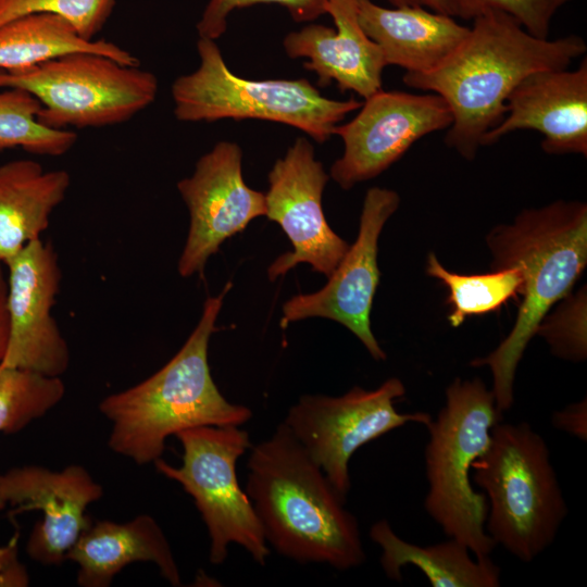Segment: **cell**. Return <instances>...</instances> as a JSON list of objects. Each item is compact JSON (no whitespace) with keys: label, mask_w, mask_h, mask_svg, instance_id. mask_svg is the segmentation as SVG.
<instances>
[{"label":"cell","mask_w":587,"mask_h":587,"mask_svg":"<svg viewBox=\"0 0 587 587\" xmlns=\"http://www.w3.org/2000/svg\"><path fill=\"white\" fill-rule=\"evenodd\" d=\"M472 21L465 39L437 68L402 78L407 86L446 101L452 123L445 142L469 161L503 120L510 93L525 77L567 68L587 51L578 35L538 38L504 13L486 12Z\"/></svg>","instance_id":"6da1fadb"},{"label":"cell","mask_w":587,"mask_h":587,"mask_svg":"<svg viewBox=\"0 0 587 587\" xmlns=\"http://www.w3.org/2000/svg\"><path fill=\"white\" fill-rule=\"evenodd\" d=\"M245 491L267 545L300 564L339 571L362 565L365 552L357 517L288 427L280 423L251 446Z\"/></svg>","instance_id":"7a4b0ae2"},{"label":"cell","mask_w":587,"mask_h":587,"mask_svg":"<svg viewBox=\"0 0 587 587\" xmlns=\"http://www.w3.org/2000/svg\"><path fill=\"white\" fill-rule=\"evenodd\" d=\"M492 270L516 267L523 284L516 321L509 335L472 366H488L497 409L514 402V378L524 351L551 308L571 294L587 265V205L558 200L526 209L511 224L495 226L486 236Z\"/></svg>","instance_id":"3957f363"},{"label":"cell","mask_w":587,"mask_h":587,"mask_svg":"<svg viewBox=\"0 0 587 587\" xmlns=\"http://www.w3.org/2000/svg\"><path fill=\"white\" fill-rule=\"evenodd\" d=\"M232 284L208 297L201 317L176 354L142 382L103 398L100 413L112 427L109 448L138 465L162 458L166 439L182 430L207 425H238L252 417L242 404L220 391L208 359L211 335Z\"/></svg>","instance_id":"277c9868"},{"label":"cell","mask_w":587,"mask_h":587,"mask_svg":"<svg viewBox=\"0 0 587 587\" xmlns=\"http://www.w3.org/2000/svg\"><path fill=\"white\" fill-rule=\"evenodd\" d=\"M472 470L487 498V534L520 561H533L567 515L545 439L525 422H499Z\"/></svg>","instance_id":"5b68a950"},{"label":"cell","mask_w":587,"mask_h":587,"mask_svg":"<svg viewBox=\"0 0 587 587\" xmlns=\"http://www.w3.org/2000/svg\"><path fill=\"white\" fill-rule=\"evenodd\" d=\"M501 420L494 394L480 378H455L446 389L444 407L425 426L424 508L448 538L463 542L477 559L489 558L497 545L485 528L487 498L472 487L470 473Z\"/></svg>","instance_id":"8992f818"},{"label":"cell","mask_w":587,"mask_h":587,"mask_svg":"<svg viewBox=\"0 0 587 587\" xmlns=\"http://www.w3.org/2000/svg\"><path fill=\"white\" fill-rule=\"evenodd\" d=\"M198 68L171 87L174 115L182 122L262 120L296 127L323 143L362 102L329 99L308 79H247L227 66L215 40L197 41Z\"/></svg>","instance_id":"52a82bcc"},{"label":"cell","mask_w":587,"mask_h":587,"mask_svg":"<svg viewBox=\"0 0 587 587\" xmlns=\"http://www.w3.org/2000/svg\"><path fill=\"white\" fill-rule=\"evenodd\" d=\"M0 88H18L41 103L46 127H103L128 121L157 98L155 75L95 52H72L14 71L0 70Z\"/></svg>","instance_id":"ba28073f"},{"label":"cell","mask_w":587,"mask_h":587,"mask_svg":"<svg viewBox=\"0 0 587 587\" xmlns=\"http://www.w3.org/2000/svg\"><path fill=\"white\" fill-rule=\"evenodd\" d=\"M179 466L162 458L157 471L178 483L193 499L210 538L209 560L223 564L228 546H241L260 565L271 554L261 522L245 489L238 483L236 464L251 448L249 433L238 425H207L182 430Z\"/></svg>","instance_id":"9c48e42d"},{"label":"cell","mask_w":587,"mask_h":587,"mask_svg":"<svg viewBox=\"0 0 587 587\" xmlns=\"http://www.w3.org/2000/svg\"><path fill=\"white\" fill-rule=\"evenodd\" d=\"M404 394L403 383L391 377L372 390L354 386L339 397L304 395L283 423L347 499L349 462L359 448L408 423L426 426L432 420L425 412H398L395 403Z\"/></svg>","instance_id":"30bf717a"},{"label":"cell","mask_w":587,"mask_h":587,"mask_svg":"<svg viewBox=\"0 0 587 587\" xmlns=\"http://www.w3.org/2000/svg\"><path fill=\"white\" fill-rule=\"evenodd\" d=\"M364 100L352 120L334 129L344 153L329 177L345 190L378 176L417 140L452 123L448 104L434 92L382 89Z\"/></svg>","instance_id":"8fae6325"},{"label":"cell","mask_w":587,"mask_h":587,"mask_svg":"<svg viewBox=\"0 0 587 587\" xmlns=\"http://www.w3.org/2000/svg\"><path fill=\"white\" fill-rule=\"evenodd\" d=\"M267 178L265 216L282 227L292 245V251L276 258L267 268L270 280L299 263L310 264L328 278L350 245L325 218L322 196L329 175L315 159L314 147L307 138H297L275 161Z\"/></svg>","instance_id":"7c38bea8"},{"label":"cell","mask_w":587,"mask_h":587,"mask_svg":"<svg viewBox=\"0 0 587 587\" xmlns=\"http://www.w3.org/2000/svg\"><path fill=\"white\" fill-rule=\"evenodd\" d=\"M399 204L400 196L395 190L372 187L366 191L357 240L322 289L296 295L284 303L282 328L309 317L333 320L348 328L373 359L386 360L385 351L372 333L370 313L380 278L378 238Z\"/></svg>","instance_id":"4fadbf2b"},{"label":"cell","mask_w":587,"mask_h":587,"mask_svg":"<svg viewBox=\"0 0 587 587\" xmlns=\"http://www.w3.org/2000/svg\"><path fill=\"white\" fill-rule=\"evenodd\" d=\"M189 212V228L177 271L182 277L203 275L221 245L265 216V195L250 188L242 176V151L220 141L197 161L193 173L177 183Z\"/></svg>","instance_id":"5bb4252c"},{"label":"cell","mask_w":587,"mask_h":587,"mask_svg":"<svg viewBox=\"0 0 587 587\" xmlns=\"http://www.w3.org/2000/svg\"><path fill=\"white\" fill-rule=\"evenodd\" d=\"M5 266L9 341L1 365L61 377L71 355L51 313L62 279L58 253L50 241L39 238Z\"/></svg>","instance_id":"9a60e30c"},{"label":"cell","mask_w":587,"mask_h":587,"mask_svg":"<svg viewBox=\"0 0 587 587\" xmlns=\"http://www.w3.org/2000/svg\"><path fill=\"white\" fill-rule=\"evenodd\" d=\"M102 496V486L78 464L60 471L24 465L0 473V498L14 507L10 515L42 512L27 539L26 552L46 566L66 560L70 549L92 522L86 514L88 505Z\"/></svg>","instance_id":"2e32d148"},{"label":"cell","mask_w":587,"mask_h":587,"mask_svg":"<svg viewBox=\"0 0 587 587\" xmlns=\"http://www.w3.org/2000/svg\"><path fill=\"white\" fill-rule=\"evenodd\" d=\"M542 135L548 154L587 155V59L575 70H542L525 77L510 93L503 120L483 140L494 145L512 132Z\"/></svg>","instance_id":"e0dca14e"},{"label":"cell","mask_w":587,"mask_h":587,"mask_svg":"<svg viewBox=\"0 0 587 587\" xmlns=\"http://www.w3.org/2000/svg\"><path fill=\"white\" fill-rule=\"evenodd\" d=\"M326 14L335 28L310 23L283 39L291 59L307 58L305 70L317 76V85L335 82L341 92L352 91L366 99L382 90L387 66L379 46L363 30L357 0H327Z\"/></svg>","instance_id":"ac0fdd59"},{"label":"cell","mask_w":587,"mask_h":587,"mask_svg":"<svg viewBox=\"0 0 587 587\" xmlns=\"http://www.w3.org/2000/svg\"><path fill=\"white\" fill-rule=\"evenodd\" d=\"M357 1L364 33L379 46L387 65L402 67L405 73L437 68L470 32L453 16L424 7L386 8L372 0Z\"/></svg>","instance_id":"d6986e66"},{"label":"cell","mask_w":587,"mask_h":587,"mask_svg":"<svg viewBox=\"0 0 587 587\" xmlns=\"http://www.w3.org/2000/svg\"><path fill=\"white\" fill-rule=\"evenodd\" d=\"M77 564V585L108 587L113 578L134 562H152L172 586H180V572L171 545L149 514L118 523L91 522L66 554Z\"/></svg>","instance_id":"ffe728a7"},{"label":"cell","mask_w":587,"mask_h":587,"mask_svg":"<svg viewBox=\"0 0 587 587\" xmlns=\"http://www.w3.org/2000/svg\"><path fill=\"white\" fill-rule=\"evenodd\" d=\"M70 185L67 171H46L30 159L0 165V264L41 238Z\"/></svg>","instance_id":"44dd1931"},{"label":"cell","mask_w":587,"mask_h":587,"mask_svg":"<svg viewBox=\"0 0 587 587\" xmlns=\"http://www.w3.org/2000/svg\"><path fill=\"white\" fill-rule=\"evenodd\" d=\"M370 538L382 549L380 566L390 579L402 580V567H417L433 587H498L500 567L490 558L477 559L461 541L449 538L419 546L400 538L386 520L375 522Z\"/></svg>","instance_id":"7402d4cb"},{"label":"cell","mask_w":587,"mask_h":587,"mask_svg":"<svg viewBox=\"0 0 587 587\" xmlns=\"http://www.w3.org/2000/svg\"><path fill=\"white\" fill-rule=\"evenodd\" d=\"M72 52H95L127 66L140 61L113 42L86 40L64 18L35 13L0 26V70L27 68Z\"/></svg>","instance_id":"603a6c76"},{"label":"cell","mask_w":587,"mask_h":587,"mask_svg":"<svg viewBox=\"0 0 587 587\" xmlns=\"http://www.w3.org/2000/svg\"><path fill=\"white\" fill-rule=\"evenodd\" d=\"M425 271L448 287L447 303L452 307L448 321L453 327L460 326L467 316L499 310L509 299L520 295L523 284L516 267L485 274H458L446 270L433 252L427 257Z\"/></svg>","instance_id":"cb8c5ba5"},{"label":"cell","mask_w":587,"mask_h":587,"mask_svg":"<svg viewBox=\"0 0 587 587\" xmlns=\"http://www.w3.org/2000/svg\"><path fill=\"white\" fill-rule=\"evenodd\" d=\"M40 101L18 88H0V151L22 148L38 155L65 154L77 141L71 129H53L37 120Z\"/></svg>","instance_id":"d4e9b609"},{"label":"cell","mask_w":587,"mask_h":587,"mask_svg":"<svg viewBox=\"0 0 587 587\" xmlns=\"http://www.w3.org/2000/svg\"><path fill=\"white\" fill-rule=\"evenodd\" d=\"M64 395L61 377L0 365V433L21 432L45 416Z\"/></svg>","instance_id":"484cf974"},{"label":"cell","mask_w":587,"mask_h":587,"mask_svg":"<svg viewBox=\"0 0 587 587\" xmlns=\"http://www.w3.org/2000/svg\"><path fill=\"white\" fill-rule=\"evenodd\" d=\"M115 0H0V26L24 15L48 13L66 20L86 40L103 28Z\"/></svg>","instance_id":"4316f807"},{"label":"cell","mask_w":587,"mask_h":587,"mask_svg":"<svg viewBox=\"0 0 587 587\" xmlns=\"http://www.w3.org/2000/svg\"><path fill=\"white\" fill-rule=\"evenodd\" d=\"M586 288L569 295L549 316H545L536 335H540L557 358L582 362L587 357Z\"/></svg>","instance_id":"83f0119b"},{"label":"cell","mask_w":587,"mask_h":587,"mask_svg":"<svg viewBox=\"0 0 587 587\" xmlns=\"http://www.w3.org/2000/svg\"><path fill=\"white\" fill-rule=\"evenodd\" d=\"M572 1L575 0H457L459 17L463 20L500 12L513 17L538 38H549L552 18Z\"/></svg>","instance_id":"f1b7e54d"},{"label":"cell","mask_w":587,"mask_h":587,"mask_svg":"<svg viewBox=\"0 0 587 587\" xmlns=\"http://www.w3.org/2000/svg\"><path fill=\"white\" fill-rule=\"evenodd\" d=\"M270 3L285 8L295 22L302 23L326 14L327 0H209L197 23L198 36L216 40L226 32L228 16L234 11Z\"/></svg>","instance_id":"f546056e"},{"label":"cell","mask_w":587,"mask_h":587,"mask_svg":"<svg viewBox=\"0 0 587 587\" xmlns=\"http://www.w3.org/2000/svg\"><path fill=\"white\" fill-rule=\"evenodd\" d=\"M8 504L0 498V512ZM16 533L7 545H0V587H24L29 584L25 566L17 559Z\"/></svg>","instance_id":"4dcf8cb0"},{"label":"cell","mask_w":587,"mask_h":587,"mask_svg":"<svg viewBox=\"0 0 587 587\" xmlns=\"http://www.w3.org/2000/svg\"><path fill=\"white\" fill-rule=\"evenodd\" d=\"M553 427L578 438L587 439V400L586 398L571 403L562 410L554 411L551 416Z\"/></svg>","instance_id":"1f68e13d"},{"label":"cell","mask_w":587,"mask_h":587,"mask_svg":"<svg viewBox=\"0 0 587 587\" xmlns=\"http://www.w3.org/2000/svg\"><path fill=\"white\" fill-rule=\"evenodd\" d=\"M7 278L0 264V365L7 352L9 341V316L7 309Z\"/></svg>","instance_id":"d6a6232c"},{"label":"cell","mask_w":587,"mask_h":587,"mask_svg":"<svg viewBox=\"0 0 587 587\" xmlns=\"http://www.w3.org/2000/svg\"><path fill=\"white\" fill-rule=\"evenodd\" d=\"M392 7L420 5L444 13L453 17H459L457 0H386Z\"/></svg>","instance_id":"836d02e7"}]
</instances>
